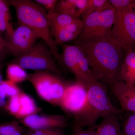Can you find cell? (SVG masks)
<instances>
[{
  "mask_svg": "<svg viewBox=\"0 0 135 135\" xmlns=\"http://www.w3.org/2000/svg\"><path fill=\"white\" fill-rule=\"evenodd\" d=\"M86 57L94 77L105 86L121 81L124 52L110 38L76 40L74 42Z\"/></svg>",
  "mask_w": 135,
  "mask_h": 135,
  "instance_id": "6da1fadb",
  "label": "cell"
},
{
  "mask_svg": "<svg viewBox=\"0 0 135 135\" xmlns=\"http://www.w3.org/2000/svg\"><path fill=\"white\" fill-rule=\"evenodd\" d=\"M9 6L15 8L18 23L31 28L50 50L53 58L63 68L61 53L51 32L47 13L41 5L31 0H9Z\"/></svg>",
  "mask_w": 135,
  "mask_h": 135,
  "instance_id": "7a4b0ae2",
  "label": "cell"
},
{
  "mask_svg": "<svg viewBox=\"0 0 135 135\" xmlns=\"http://www.w3.org/2000/svg\"><path fill=\"white\" fill-rule=\"evenodd\" d=\"M88 99L86 107L75 118V123L85 128L92 127L101 118L123 113L111 102L105 86L97 81L87 88Z\"/></svg>",
  "mask_w": 135,
  "mask_h": 135,
  "instance_id": "3957f363",
  "label": "cell"
},
{
  "mask_svg": "<svg viewBox=\"0 0 135 135\" xmlns=\"http://www.w3.org/2000/svg\"><path fill=\"white\" fill-rule=\"evenodd\" d=\"M57 75L46 71H36L28 74L27 80L33 86L42 99L58 106L67 85Z\"/></svg>",
  "mask_w": 135,
  "mask_h": 135,
  "instance_id": "277c9868",
  "label": "cell"
},
{
  "mask_svg": "<svg viewBox=\"0 0 135 135\" xmlns=\"http://www.w3.org/2000/svg\"><path fill=\"white\" fill-rule=\"evenodd\" d=\"M115 9L113 7L93 12L81 20L82 31L76 40L111 39Z\"/></svg>",
  "mask_w": 135,
  "mask_h": 135,
  "instance_id": "5b68a950",
  "label": "cell"
},
{
  "mask_svg": "<svg viewBox=\"0 0 135 135\" xmlns=\"http://www.w3.org/2000/svg\"><path fill=\"white\" fill-rule=\"evenodd\" d=\"M50 50L42 40L26 53L16 57L12 63L20 66L23 69L46 71L56 75L62 74L53 59Z\"/></svg>",
  "mask_w": 135,
  "mask_h": 135,
  "instance_id": "8992f818",
  "label": "cell"
},
{
  "mask_svg": "<svg viewBox=\"0 0 135 135\" xmlns=\"http://www.w3.org/2000/svg\"><path fill=\"white\" fill-rule=\"evenodd\" d=\"M61 53L64 68L74 75L76 82L86 88L97 80L92 73L86 57L76 45H62Z\"/></svg>",
  "mask_w": 135,
  "mask_h": 135,
  "instance_id": "52a82bcc",
  "label": "cell"
},
{
  "mask_svg": "<svg viewBox=\"0 0 135 135\" xmlns=\"http://www.w3.org/2000/svg\"><path fill=\"white\" fill-rule=\"evenodd\" d=\"M111 39L124 53L135 50V15L133 8L115 9Z\"/></svg>",
  "mask_w": 135,
  "mask_h": 135,
  "instance_id": "ba28073f",
  "label": "cell"
},
{
  "mask_svg": "<svg viewBox=\"0 0 135 135\" xmlns=\"http://www.w3.org/2000/svg\"><path fill=\"white\" fill-rule=\"evenodd\" d=\"M87 88L83 84L75 82L68 85L58 106L63 110L74 116L80 115L86 105Z\"/></svg>",
  "mask_w": 135,
  "mask_h": 135,
  "instance_id": "9c48e42d",
  "label": "cell"
},
{
  "mask_svg": "<svg viewBox=\"0 0 135 135\" xmlns=\"http://www.w3.org/2000/svg\"><path fill=\"white\" fill-rule=\"evenodd\" d=\"M40 38L38 35L31 28L19 25L12 35L8 38L7 41L13 55L16 57L31 50Z\"/></svg>",
  "mask_w": 135,
  "mask_h": 135,
  "instance_id": "30bf717a",
  "label": "cell"
},
{
  "mask_svg": "<svg viewBox=\"0 0 135 135\" xmlns=\"http://www.w3.org/2000/svg\"><path fill=\"white\" fill-rule=\"evenodd\" d=\"M21 122L30 129H62L67 126V119L61 115L35 114L21 119Z\"/></svg>",
  "mask_w": 135,
  "mask_h": 135,
  "instance_id": "8fae6325",
  "label": "cell"
},
{
  "mask_svg": "<svg viewBox=\"0 0 135 135\" xmlns=\"http://www.w3.org/2000/svg\"><path fill=\"white\" fill-rule=\"evenodd\" d=\"M122 112L135 113V85L119 81L110 86Z\"/></svg>",
  "mask_w": 135,
  "mask_h": 135,
  "instance_id": "7c38bea8",
  "label": "cell"
},
{
  "mask_svg": "<svg viewBox=\"0 0 135 135\" xmlns=\"http://www.w3.org/2000/svg\"><path fill=\"white\" fill-rule=\"evenodd\" d=\"M83 27V22L80 19L62 28H50V31L57 45H62L65 42L75 41Z\"/></svg>",
  "mask_w": 135,
  "mask_h": 135,
  "instance_id": "4fadbf2b",
  "label": "cell"
},
{
  "mask_svg": "<svg viewBox=\"0 0 135 135\" xmlns=\"http://www.w3.org/2000/svg\"><path fill=\"white\" fill-rule=\"evenodd\" d=\"M88 0H60L56 4L54 12L80 19L86 6Z\"/></svg>",
  "mask_w": 135,
  "mask_h": 135,
  "instance_id": "5bb4252c",
  "label": "cell"
},
{
  "mask_svg": "<svg viewBox=\"0 0 135 135\" xmlns=\"http://www.w3.org/2000/svg\"><path fill=\"white\" fill-rule=\"evenodd\" d=\"M118 114L103 118L101 122L94 126L96 135H123Z\"/></svg>",
  "mask_w": 135,
  "mask_h": 135,
  "instance_id": "9a60e30c",
  "label": "cell"
},
{
  "mask_svg": "<svg viewBox=\"0 0 135 135\" xmlns=\"http://www.w3.org/2000/svg\"><path fill=\"white\" fill-rule=\"evenodd\" d=\"M120 79L135 85V51L130 50L124 53L120 71Z\"/></svg>",
  "mask_w": 135,
  "mask_h": 135,
  "instance_id": "2e32d148",
  "label": "cell"
},
{
  "mask_svg": "<svg viewBox=\"0 0 135 135\" xmlns=\"http://www.w3.org/2000/svg\"><path fill=\"white\" fill-rule=\"evenodd\" d=\"M20 109L16 118L23 119L27 116L37 114L41 110V108L36 105L33 98L21 91L19 94Z\"/></svg>",
  "mask_w": 135,
  "mask_h": 135,
  "instance_id": "e0dca14e",
  "label": "cell"
},
{
  "mask_svg": "<svg viewBox=\"0 0 135 135\" xmlns=\"http://www.w3.org/2000/svg\"><path fill=\"white\" fill-rule=\"evenodd\" d=\"M9 6L7 1L0 0V32H6L8 38L15 31L11 22Z\"/></svg>",
  "mask_w": 135,
  "mask_h": 135,
  "instance_id": "ac0fdd59",
  "label": "cell"
},
{
  "mask_svg": "<svg viewBox=\"0 0 135 135\" xmlns=\"http://www.w3.org/2000/svg\"><path fill=\"white\" fill-rule=\"evenodd\" d=\"M7 75L8 80L16 84L27 80L28 74L20 66L11 63L7 67Z\"/></svg>",
  "mask_w": 135,
  "mask_h": 135,
  "instance_id": "d6986e66",
  "label": "cell"
},
{
  "mask_svg": "<svg viewBox=\"0 0 135 135\" xmlns=\"http://www.w3.org/2000/svg\"><path fill=\"white\" fill-rule=\"evenodd\" d=\"M50 28H60L64 27L75 22L78 19L68 15L53 12L47 15Z\"/></svg>",
  "mask_w": 135,
  "mask_h": 135,
  "instance_id": "ffe728a7",
  "label": "cell"
},
{
  "mask_svg": "<svg viewBox=\"0 0 135 135\" xmlns=\"http://www.w3.org/2000/svg\"><path fill=\"white\" fill-rule=\"evenodd\" d=\"M112 7L110 0H88L86 8L81 15V20L93 12L101 11Z\"/></svg>",
  "mask_w": 135,
  "mask_h": 135,
  "instance_id": "44dd1931",
  "label": "cell"
},
{
  "mask_svg": "<svg viewBox=\"0 0 135 135\" xmlns=\"http://www.w3.org/2000/svg\"><path fill=\"white\" fill-rule=\"evenodd\" d=\"M125 113L120 123L123 135H135V113Z\"/></svg>",
  "mask_w": 135,
  "mask_h": 135,
  "instance_id": "7402d4cb",
  "label": "cell"
},
{
  "mask_svg": "<svg viewBox=\"0 0 135 135\" xmlns=\"http://www.w3.org/2000/svg\"><path fill=\"white\" fill-rule=\"evenodd\" d=\"M0 135H23V130L16 120L0 123Z\"/></svg>",
  "mask_w": 135,
  "mask_h": 135,
  "instance_id": "603a6c76",
  "label": "cell"
},
{
  "mask_svg": "<svg viewBox=\"0 0 135 135\" xmlns=\"http://www.w3.org/2000/svg\"><path fill=\"white\" fill-rule=\"evenodd\" d=\"M19 94L10 98L9 100L7 101L5 107L9 113L16 118L20 109Z\"/></svg>",
  "mask_w": 135,
  "mask_h": 135,
  "instance_id": "cb8c5ba5",
  "label": "cell"
},
{
  "mask_svg": "<svg viewBox=\"0 0 135 135\" xmlns=\"http://www.w3.org/2000/svg\"><path fill=\"white\" fill-rule=\"evenodd\" d=\"M7 97L10 98L18 95L22 90L16 84L8 80H3L1 84Z\"/></svg>",
  "mask_w": 135,
  "mask_h": 135,
  "instance_id": "d4e9b609",
  "label": "cell"
},
{
  "mask_svg": "<svg viewBox=\"0 0 135 135\" xmlns=\"http://www.w3.org/2000/svg\"><path fill=\"white\" fill-rule=\"evenodd\" d=\"M10 55H13L7 40L2 36L0 32V63L3 62Z\"/></svg>",
  "mask_w": 135,
  "mask_h": 135,
  "instance_id": "484cf974",
  "label": "cell"
},
{
  "mask_svg": "<svg viewBox=\"0 0 135 135\" xmlns=\"http://www.w3.org/2000/svg\"><path fill=\"white\" fill-rule=\"evenodd\" d=\"M111 5L115 9H124L133 8L135 0H110Z\"/></svg>",
  "mask_w": 135,
  "mask_h": 135,
  "instance_id": "4316f807",
  "label": "cell"
},
{
  "mask_svg": "<svg viewBox=\"0 0 135 135\" xmlns=\"http://www.w3.org/2000/svg\"><path fill=\"white\" fill-rule=\"evenodd\" d=\"M71 135H96L94 127L86 129L75 123Z\"/></svg>",
  "mask_w": 135,
  "mask_h": 135,
  "instance_id": "83f0119b",
  "label": "cell"
},
{
  "mask_svg": "<svg viewBox=\"0 0 135 135\" xmlns=\"http://www.w3.org/2000/svg\"><path fill=\"white\" fill-rule=\"evenodd\" d=\"M57 0H35L34 1L41 5L47 11V15L54 12Z\"/></svg>",
  "mask_w": 135,
  "mask_h": 135,
  "instance_id": "f1b7e54d",
  "label": "cell"
},
{
  "mask_svg": "<svg viewBox=\"0 0 135 135\" xmlns=\"http://www.w3.org/2000/svg\"><path fill=\"white\" fill-rule=\"evenodd\" d=\"M52 129H32L27 131L25 135H46Z\"/></svg>",
  "mask_w": 135,
  "mask_h": 135,
  "instance_id": "f546056e",
  "label": "cell"
},
{
  "mask_svg": "<svg viewBox=\"0 0 135 135\" xmlns=\"http://www.w3.org/2000/svg\"><path fill=\"white\" fill-rule=\"evenodd\" d=\"M6 93L1 85H0V107H5L7 103Z\"/></svg>",
  "mask_w": 135,
  "mask_h": 135,
  "instance_id": "4dcf8cb0",
  "label": "cell"
},
{
  "mask_svg": "<svg viewBox=\"0 0 135 135\" xmlns=\"http://www.w3.org/2000/svg\"><path fill=\"white\" fill-rule=\"evenodd\" d=\"M46 135H66L62 129L53 128Z\"/></svg>",
  "mask_w": 135,
  "mask_h": 135,
  "instance_id": "1f68e13d",
  "label": "cell"
},
{
  "mask_svg": "<svg viewBox=\"0 0 135 135\" xmlns=\"http://www.w3.org/2000/svg\"><path fill=\"white\" fill-rule=\"evenodd\" d=\"M6 64L4 63H0V85L3 81V70L5 67Z\"/></svg>",
  "mask_w": 135,
  "mask_h": 135,
  "instance_id": "d6a6232c",
  "label": "cell"
},
{
  "mask_svg": "<svg viewBox=\"0 0 135 135\" xmlns=\"http://www.w3.org/2000/svg\"><path fill=\"white\" fill-rule=\"evenodd\" d=\"M133 12H134V14L135 15V3H134V7H133Z\"/></svg>",
  "mask_w": 135,
  "mask_h": 135,
  "instance_id": "836d02e7",
  "label": "cell"
},
{
  "mask_svg": "<svg viewBox=\"0 0 135 135\" xmlns=\"http://www.w3.org/2000/svg\"><path fill=\"white\" fill-rule=\"evenodd\" d=\"M134 51H135V50H134Z\"/></svg>",
  "mask_w": 135,
  "mask_h": 135,
  "instance_id": "e575fe53",
  "label": "cell"
},
{
  "mask_svg": "<svg viewBox=\"0 0 135 135\" xmlns=\"http://www.w3.org/2000/svg\"></svg>",
  "mask_w": 135,
  "mask_h": 135,
  "instance_id": "d590c367",
  "label": "cell"
}]
</instances>
